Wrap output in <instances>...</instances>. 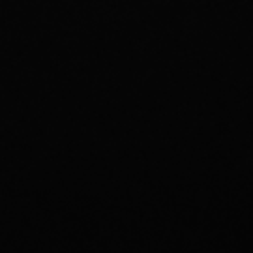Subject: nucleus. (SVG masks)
I'll return each mask as SVG.
<instances>
[]
</instances>
